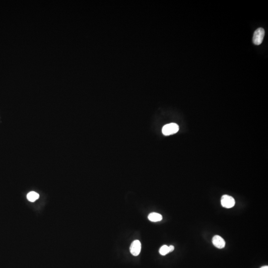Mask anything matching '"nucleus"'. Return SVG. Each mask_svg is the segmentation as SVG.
<instances>
[{
	"label": "nucleus",
	"mask_w": 268,
	"mask_h": 268,
	"mask_svg": "<svg viewBox=\"0 0 268 268\" xmlns=\"http://www.w3.org/2000/svg\"><path fill=\"white\" fill-rule=\"evenodd\" d=\"M265 32L264 29L263 28H260L257 29L254 32L253 37V42L256 45H260L264 37Z\"/></svg>",
	"instance_id": "obj_1"
},
{
	"label": "nucleus",
	"mask_w": 268,
	"mask_h": 268,
	"mask_svg": "<svg viewBox=\"0 0 268 268\" xmlns=\"http://www.w3.org/2000/svg\"><path fill=\"white\" fill-rule=\"evenodd\" d=\"M179 128L178 125L175 123L167 124L163 126L162 129L163 134L165 136L171 135L175 134L178 131Z\"/></svg>",
	"instance_id": "obj_2"
},
{
	"label": "nucleus",
	"mask_w": 268,
	"mask_h": 268,
	"mask_svg": "<svg viewBox=\"0 0 268 268\" xmlns=\"http://www.w3.org/2000/svg\"><path fill=\"white\" fill-rule=\"evenodd\" d=\"M221 204L223 207L225 208H232L235 204V201L232 197L224 195L221 197Z\"/></svg>",
	"instance_id": "obj_3"
},
{
	"label": "nucleus",
	"mask_w": 268,
	"mask_h": 268,
	"mask_svg": "<svg viewBox=\"0 0 268 268\" xmlns=\"http://www.w3.org/2000/svg\"><path fill=\"white\" fill-rule=\"evenodd\" d=\"M141 243L140 241L138 240L134 241L130 247V251L131 253L135 256H137L139 255L141 252Z\"/></svg>",
	"instance_id": "obj_4"
},
{
	"label": "nucleus",
	"mask_w": 268,
	"mask_h": 268,
	"mask_svg": "<svg viewBox=\"0 0 268 268\" xmlns=\"http://www.w3.org/2000/svg\"><path fill=\"white\" fill-rule=\"evenodd\" d=\"M212 243L213 245L219 249L224 248L225 246L224 240L220 236L215 235L212 238Z\"/></svg>",
	"instance_id": "obj_5"
},
{
	"label": "nucleus",
	"mask_w": 268,
	"mask_h": 268,
	"mask_svg": "<svg viewBox=\"0 0 268 268\" xmlns=\"http://www.w3.org/2000/svg\"><path fill=\"white\" fill-rule=\"evenodd\" d=\"M148 219L152 222H158L163 220V216L159 213L152 212L148 215Z\"/></svg>",
	"instance_id": "obj_6"
},
{
	"label": "nucleus",
	"mask_w": 268,
	"mask_h": 268,
	"mask_svg": "<svg viewBox=\"0 0 268 268\" xmlns=\"http://www.w3.org/2000/svg\"><path fill=\"white\" fill-rule=\"evenodd\" d=\"M39 194L35 192H30L27 195V198L30 202H33L39 198Z\"/></svg>",
	"instance_id": "obj_7"
},
{
	"label": "nucleus",
	"mask_w": 268,
	"mask_h": 268,
	"mask_svg": "<svg viewBox=\"0 0 268 268\" xmlns=\"http://www.w3.org/2000/svg\"><path fill=\"white\" fill-rule=\"evenodd\" d=\"M159 252L161 255L165 256V255L168 254V253H169L168 246H167L166 245H164L160 248V249L159 250Z\"/></svg>",
	"instance_id": "obj_8"
},
{
	"label": "nucleus",
	"mask_w": 268,
	"mask_h": 268,
	"mask_svg": "<svg viewBox=\"0 0 268 268\" xmlns=\"http://www.w3.org/2000/svg\"><path fill=\"white\" fill-rule=\"evenodd\" d=\"M168 248H169V252H171L173 250H174V247L173 245L168 246Z\"/></svg>",
	"instance_id": "obj_9"
},
{
	"label": "nucleus",
	"mask_w": 268,
	"mask_h": 268,
	"mask_svg": "<svg viewBox=\"0 0 268 268\" xmlns=\"http://www.w3.org/2000/svg\"><path fill=\"white\" fill-rule=\"evenodd\" d=\"M261 268H268V266H263V267H262Z\"/></svg>",
	"instance_id": "obj_10"
}]
</instances>
